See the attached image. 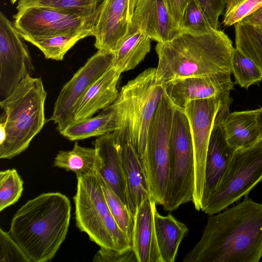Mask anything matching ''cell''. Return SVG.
Returning <instances> with one entry per match:
<instances>
[{"mask_svg": "<svg viewBox=\"0 0 262 262\" xmlns=\"http://www.w3.org/2000/svg\"><path fill=\"white\" fill-rule=\"evenodd\" d=\"M230 112L219 109L212 128L206 159L202 208L216 189L234 152L226 138L223 121Z\"/></svg>", "mask_w": 262, "mask_h": 262, "instance_id": "cell-17", "label": "cell"}, {"mask_svg": "<svg viewBox=\"0 0 262 262\" xmlns=\"http://www.w3.org/2000/svg\"><path fill=\"white\" fill-rule=\"evenodd\" d=\"M258 109L229 113L223 121L226 140L235 151L250 147L258 142L257 126Z\"/></svg>", "mask_w": 262, "mask_h": 262, "instance_id": "cell-22", "label": "cell"}, {"mask_svg": "<svg viewBox=\"0 0 262 262\" xmlns=\"http://www.w3.org/2000/svg\"><path fill=\"white\" fill-rule=\"evenodd\" d=\"M234 26L235 48L251 59L262 73V33L254 27L241 21Z\"/></svg>", "mask_w": 262, "mask_h": 262, "instance_id": "cell-28", "label": "cell"}, {"mask_svg": "<svg viewBox=\"0 0 262 262\" xmlns=\"http://www.w3.org/2000/svg\"><path fill=\"white\" fill-rule=\"evenodd\" d=\"M139 31L162 43L173 39L183 30L171 16L163 0H139L133 13L128 37Z\"/></svg>", "mask_w": 262, "mask_h": 262, "instance_id": "cell-15", "label": "cell"}, {"mask_svg": "<svg viewBox=\"0 0 262 262\" xmlns=\"http://www.w3.org/2000/svg\"><path fill=\"white\" fill-rule=\"evenodd\" d=\"M121 74L113 67L107 69L89 88L78 103L74 120L92 117L98 111L112 105L118 96L117 86Z\"/></svg>", "mask_w": 262, "mask_h": 262, "instance_id": "cell-21", "label": "cell"}, {"mask_svg": "<svg viewBox=\"0 0 262 262\" xmlns=\"http://www.w3.org/2000/svg\"><path fill=\"white\" fill-rule=\"evenodd\" d=\"M77 180L73 198L77 227L100 248L119 251L117 245L125 242L127 235L110 212L95 169L92 173L77 176Z\"/></svg>", "mask_w": 262, "mask_h": 262, "instance_id": "cell-6", "label": "cell"}, {"mask_svg": "<svg viewBox=\"0 0 262 262\" xmlns=\"http://www.w3.org/2000/svg\"><path fill=\"white\" fill-rule=\"evenodd\" d=\"M166 83L159 78L156 68H148L122 86L113 111L117 143L130 144L140 158L144 154L149 127L159 103L165 93Z\"/></svg>", "mask_w": 262, "mask_h": 262, "instance_id": "cell-4", "label": "cell"}, {"mask_svg": "<svg viewBox=\"0 0 262 262\" xmlns=\"http://www.w3.org/2000/svg\"><path fill=\"white\" fill-rule=\"evenodd\" d=\"M95 172L112 215L120 228L132 242L134 217L126 205L105 182L96 169Z\"/></svg>", "mask_w": 262, "mask_h": 262, "instance_id": "cell-29", "label": "cell"}, {"mask_svg": "<svg viewBox=\"0 0 262 262\" xmlns=\"http://www.w3.org/2000/svg\"><path fill=\"white\" fill-rule=\"evenodd\" d=\"M96 161L95 148L82 147L76 141L72 149L59 151L54 158L53 166L72 171L79 176L93 172Z\"/></svg>", "mask_w": 262, "mask_h": 262, "instance_id": "cell-26", "label": "cell"}, {"mask_svg": "<svg viewBox=\"0 0 262 262\" xmlns=\"http://www.w3.org/2000/svg\"><path fill=\"white\" fill-rule=\"evenodd\" d=\"M154 220L157 243L163 262H174L180 244L187 235L188 228L171 214L163 216L157 209Z\"/></svg>", "mask_w": 262, "mask_h": 262, "instance_id": "cell-23", "label": "cell"}, {"mask_svg": "<svg viewBox=\"0 0 262 262\" xmlns=\"http://www.w3.org/2000/svg\"><path fill=\"white\" fill-rule=\"evenodd\" d=\"M262 258V204L246 196L209 215L202 236L183 262H258Z\"/></svg>", "mask_w": 262, "mask_h": 262, "instance_id": "cell-1", "label": "cell"}, {"mask_svg": "<svg viewBox=\"0 0 262 262\" xmlns=\"http://www.w3.org/2000/svg\"><path fill=\"white\" fill-rule=\"evenodd\" d=\"M257 126L259 141L262 140V107L258 108L257 115Z\"/></svg>", "mask_w": 262, "mask_h": 262, "instance_id": "cell-40", "label": "cell"}, {"mask_svg": "<svg viewBox=\"0 0 262 262\" xmlns=\"http://www.w3.org/2000/svg\"><path fill=\"white\" fill-rule=\"evenodd\" d=\"M0 262H31L10 232L0 228Z\"/></svg>", "mask_w": 262, "mask_h": 262, "instance_id": "cell-35", "label": "cell"}, {"mask_svg": "<svg viewBox=\"0 0 262 262\" xmlns=\"http://www.w3.org/2000/svg\"><path fill=\"white\" fill-rule=\"evenodd\" d=\"M231 72L235 82L246 90L262 80V73L259 67L236 48L231 59Z\"/></svg>", "mask_w": 262, "mask_h": 262, "instance_id": "cell-31", "label": "cell"}, {"mask_svg": "<svg viewBox=\"0 0 262 262\" xmlns=\"http://www.w3.org/2000/svg\"><path fill=\"white\" fill-rule=\"evenodd\" d=\"M120 145L128 208L134 218L141 204L152 195L140 156L131 144Z\"/></svg>", "mask_w": 262, "mask_h": 262, "instance_id": "cell-20", "label": "cell"}, {"mask_svg": "<svg viewBox=\"0 0 262 262\" xmlns=\"http://www.w3.org/2000/svg\"><path fill=\"white\" fill-rule=\"evenodd\" d=\"M139 0H129L128 16L131 21L133 13L136 4Z\"/></svg>", "mask_w": 262, "mask_h": 262, "instance_id": "cell-41", "label": "cell"}, {"mask_svg": "<svg viewBox=\"0 0 262 262\" xmlns=\"http://www.w3.org/2000/svg\"><path fill=\"white\" fill-rule=\"evenodd\" d=\"M23 184L15 169L0 172V211L18 201L24 189Z\"/></svg>", "mask_w": 262, "mask_h": 262, "instance_id": "cell-32", "label": "cell"}, {"mask_svg": "<svg viewBox=\"0 0 262 262\" xmlns=\"http://www.w3.org/2000/svg\"><path fill=\"white\" fill-rule=\"evenodd\" d=\"M163 1L171 16L182 28L183 17L188 0Z\"/></svg>", "mask_w": 262, "mask_h": 262, "instance_id": "cell-38", "label": "cell"}, {"mask_svg": "<svg viewBox=\"0 0 262 262\" xmlns=\"http://www.w3.org/2000/svg\"><path fill=\"white\" fill-rule=\"evenodd\" d=\"M194 157L190 126L184 110L174 107L170 136L168 183L163 208L168 211L192 201Z\"/></svg>", "mask_w": 262, "mask_h": 262, "instance_id": "cell-7", "label": "cell"}, {"mask_svg": "<svg viewBox=\"0 0 262 262\" xmlns=\"http://www.w3.org/2000/svg\"><path fill=\"white\" fill-rule=\"evenodd\" d=\"M212 28L195 0H188L183 20V31L207 32Z\"/></svg>", "mask_w": 262, "mask_h": 262, "instance_id": "cell-34", "label": "cell"}, {"mask_svg": "<svg viewBox=\"0 0 262 262\" xmlns=\"http://www.w3.org/2000/svg\"><path fill=\"white\" fill-rule=\"evenodd\" d=\"M100 7L92 15L81 16L51 7L27 6L16 8L13 24L23 39L93 32Z\"/></svg>", "mask_w": 262, "mask_h": 262, "instance_id": "cell-10", "label": "cell"}, {"mask_svg": "<svg viewBox=\"0 0 262 262\" xmlns=\"http://www.w3.org/2000/svg\"><path fill=\"white\" fill-rule=\"evenodd\" d=\"M262 181V140L254 145L234 151L216 189L202 210L217 213L234 204Z\"/></svg>", "mask_w": 262, "mask_h": 262, "instance_id": "cell-8", "label": "cell"}, {"mask_svg": "<svg viewBox=\"0 0 262 262\" xmlns=\"http://www.w3.org/2000/svg\"><path fill=\"white\" fill-rule=\"evenodd\" d=\"M129 0H103L93 29L94 46L114 52L128 38Z\"/></svg>", "mask_w": 262, "mask_h": 262, "instance_id": "cell-16", "label": "cell"}, {"mask_svg": "<svg viewBox=\"0 0 262 262\" xmlns=\"http://www.w3.org/2000/svg\"><path fill=\"white\" fill-rule=\"evenodd\" d=\"M10 1L12 4H14L16 2L18 1V0H10Z\"/></svg>", "mask_w": 262, "mask_h": 262, "instance_id": "cell-43", "label": "cell"}, {"mask_svg": "<svg viewBox=\"0 0 262 262\" xmlns=\"http://www.w3.org/2000/svg\"><path fill=\"white\" fill-rule=\"evenodd\" d=\"M71 209L68 198L55 192L40 194L16 212L9 232L31 262L54 257L67 234Z\"/></svg>", "mask_w": 262, "mask_h": 262, "instance_id": "cell-3", "label": "cell"}, {"mask_svg": "<svg viewBox=\"0 0 262 262\" xmlns=\"http://www.w3.org/2000/svg\"><path fill=\"white\" fill-rule=\"evenodd\" d=\"M150 38L141 31L128 37L114 53L111 67L120 73L134 69L150 50Z\"/></svg>", "mask_w": 262, "mask_h": 262, "instance_id": "cell-25", "label": "cell"}, {"mask_svg": "<svg viewBox=\"0 0 262 262\" xmlns=\"http://www.w3.org/2000/svg\"><path fill=\"white\" fill-rule=\"evenodd\" d=\"M115 128V115L108 106L96 116L73 121L60 134L70 141H77L98 137Z\"/></svg>", "mask_w": 262, "mask_h": 262, "instance_id": "cell-24", "label": "cell"}, {"mask_svg": "<svg viewBox=\"0 0 262 262\" xmlns=\"http://www.w3.org/2000/svg\"><path fill=\"white\" fill-rule=\"evenodd\" d=\"M12 23L0 12V96H8L34 68L28 49ZM1 99V100H2Z\"/></svg>", "mask_w": 262, "mask_h": 262, "instance_id": "cell-13", "label": "cell"}, {"mask_svg": "<svg viewBox=\"0 0 262 262\" xmlns=\"http://www.w3.org/2000/svg\"><path fill=\"white\" fill-rule=\"evenodd\" d=\"M89 36H93V32L84 31L37 39L25 38L24 39L39 49L46 58L62 60L67 52L79 40Z\"/></svg>", "mask_w": 262, "mask_h": 262, "instance_id": "cell-27", "label": "cell"}, {"mask_svg": "<svg viewBox=\"0 0 262 262\" xmlns=\"http://www.w3.org/2000/svg\"><path fill=\"white\" fill-rule=\"evenodd\" d=\"M103 0H18L16 8L36 5L55 8L81 16L96 13Z\"/></svg>", "mask_w": 262, "mask_h": 262, "instance_id": "cell-30", "label": "cell"}, {"mask_svg": "<svg viewBox=\"0 0 262 262\" xmlns=\"http://www.w3.org/2000/svg\"><path fill=\"white\" fill-rule=\"evenodd\" d=\"M224 26L229 27L241 21L262 6V0H225Z\"/></svg>", "mask_w": 262, "mask_h": 262, "instance_id": "cell-33", "label": "cell"}, {"mask_svg": "<svg viewBox=\"0 0 262 262\" xmlns=\"http://www.w3.org/2000/svg\"><path fill=\"white\" fill-rule=\"evenodd\" d=\"M156 204L153 197L144 200L134 218L132 248L138 262H163L155 231Z\"/></svg>", "mask_w": 262, "mask_h": 262, "instance_id": "cell-19", "label": "cell"}, {"mask_svg": "<svg viewBox=\"0 0 262 262\" xmlns=\"http://www.w3.org/2000/svg\"><path fill=\"white\" fill-rule=\"evenodd\" d=\"M241 22L244 24L253 27L262 26V6L244 18Z\"/></svg>", "mask_w": 262, "mask_h": 262, "instance_id": "cell-39", "label": "cell"}, {"mask_svg": "<svg viewBox=\"0 0 262 262\" xmlns=\"http://www.w3.org/2000/svg\"><path fill=\"white\" fill-rule=\"evenodd\" d=\"M93 144L97 155L96 171L128 207L121 145L116 142L113 132L98 137Z\"/></svg>", "mask_w": 262, "mask_h": 262, "instance_id": "cell-18", "label": "cell"}, {"mask_svg": "<svg viewBox=\"0 0 262 262\" xmlns=\"http://www.w3.org/2000/svg\"><path fill=\"white\" fill-rule=\"evenodd\" d=\"M254 27L262 33V26H256Z\"/></svg>", "mask_w": 262, "mask_h": 262, "instance_id": "cell-42", "label": "cell"}, {"mask_svg": "<svg viewBox=\"0 0 262 262\" xmlns=\"http://www.w3.org/2000/svg\"><path fill=\"white\" fill-rule=\"evenodd\" d=\"M95 262H138L133 248L124 251L100 248L93 258Z\"/></svg>", "mask_w": 262, "mask_h": 262, "instance_id": "cell-36", "label": "cell"}, {"mask_svg": "<svg viewBox=\"0 0 262 262\" xmlns=\"http://www.w3.org/2000/svg\"><path fill=\"white\" fill-rule=\"evenodd\" d=\"M112 51L98 50L62 86L49 120L60 133L74 120L76 107L93 84L112 66Z\"/></svg>", "mask_w": 262, "mask_h": 262, "instance_id": "cell-12", "label": "cell"}, {"mask_svg": "<svg viewBox=\"0 0 262 262\" xmlns=\"http://www.w3.org/2000/svg\"><path fill=\"white\" fill-rule=\"evenodd\" d=\"M47 93L41 78L23 79L0 101L6 116L5 140L0 143V158L11 159L25 151L46 122Z\"/></svg>", "mask_w": 262, "mask_h": 262, "instance_id": "cell-5", "label": "cell"}, {"mask_svg": "<svg viewBox=\"0 0 262 262\" xmlns=\"http://www.w3.org/2000/svg\"><path fill=\"white\" fill-rule=\"evenodd\" d=\"M211 27L219 29V17L225 8V0H195Z\"/></svg>", "mask_w": 262, "mask_h": 262, "instance_id": "cell-37", "label": "cell"}, {"mask_svg": "<svg viewBox=\"0 0 262 262\" xmlns=\"http://www.w3.org/2000/svg\"><path fill=\"white\" fill-rule=\"evenodd\" d=\"M174 106L165 93L151 119L146 146L141 158L152 197L162 205L168 176L170 136Z\"/></svg>", "mask_w": 262, "mask_h": 262, "instance_id": "cell-9", "label": "cell"}, {"mask_svg": "<svg viewBox=\"0 0 262 262\" xmlns=\"http://www.w3.org/2000/svg\"><path fill=\"white\" fill-rule=\"evenodd\" d=\"M235 48L223 31H183L171 41L158 43L157 74L165 83L191 76L231 73Z\"/></svg>", "mask_w": 262, "mask_h": 262, "instance_id": "cell-2", "label": "cell"}, {"mask_svg": "<svg viewBox=\"0 0 262 262\" xmlns=\"http://www.w3.org/2000/svg\"><path fill=\"white\" fill-rule=\"evenodd\" d=\"M230 93L216 97L188 102L184 108L190 126L194 157V188L192 202L195 209L202 208L205 164L209 139L217 113Z\"/></svg>", "mask_w": 262, "mask_h": 262, "instance_id": "cell-11", "label": "cell"}, {"mask_svg": "<svg viewBox=\"0 0 262 262\" xmlns=\"http://www.w3.org/2000/svg\"><path fill=\"white\" fill-rule=\"evenodd\" d=\"M231 74L223 73L176 79L166 83L165 92L175 107L184 110L190 101L221 97L230 93L234 86Z\"/></svg>", "mask_w": 262, "mask_h": 262, "instance_id": "cell-14", "label": "cell"}]
</instances>
